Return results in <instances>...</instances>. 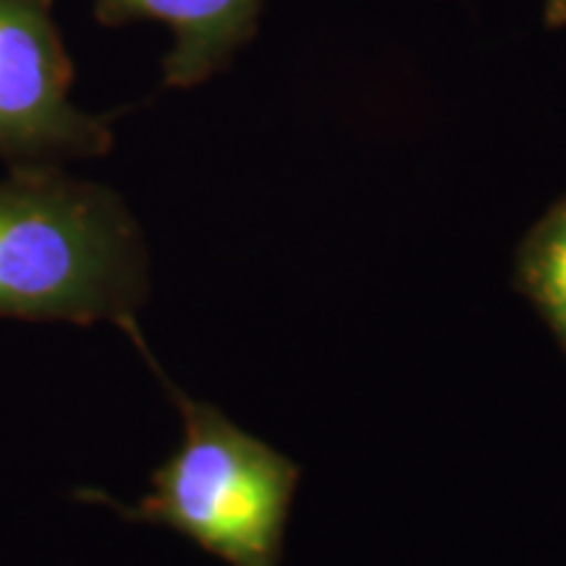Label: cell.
Returning a JSON list of instances; mask_svg holds the SVG:
<instances>
[{"label":"cell","instance_id":"obj_4","mask_svg":"<svg viewBox=\"0 0 566 566\" xmlns=\"http://www.w3.org/2000/svg\"><path fill=\"white\" fill-rule=\"evenodd\" d=\"M263 0H95L101 24L160 21L174 48L163 59V84L189 90L218 74L258 30Z\"/></svg>","mask_w":566,"mask_h":566},{"label":"cell","instance_id":"obj_2","mask_svg":"<svg viewBox=\"0 0 566 566\" xmlns=\"http://www.w3.org/2000/svg\"><path fill=\"white\" fill-rule=\"evenodd\" d=\"M129 338L179 409L184 438L153 472V491L134 506L95 491L80 495L113 506L132 522L174 530L229 566H279L300 467L233 424L218 407L174 386L142 331Z\"/></svg>","mask_w":566,"mask_h":566},{"label":"cell","instance_id":"obj_3","mask_svg":"<svg viewBox=\"0 0 566 566\" xmlns=\"http://www.w3.org/2000/svg\"><path fill=\"white\" fill-rule=\"evenodd\" d=\"M71 84L53 0H0V160L61 166L111 150L108 118L71 101Z\"/></svg>","mask_w":566,"mask_h":566},{"label":"cell","instance_id":"obj_1","mask_svg":"<svg viewBox=\"0 0 566 566\" xmlns=\"http://www.w3.org/2000/svg\"><path fill=\"white\" fill-rule=\"evenodd\" d=\"M150 296V254L113 189L61 166L0 179V321L113 323L126 336Z\"/></svg>","mask_w":566,"mask_h":566},{"label":"cell","instance_id":"obj_6","mask_svg":"<svg viewBox=\"0 0 566 566\" xmlns=\"http://www.w3.org/2000/svg\"><path fill=\"white\" fill-rule=\"evenodd\" d=\"M546 24L548 27H566V0H548Z\"/></svg>","mask_w":566,"mask_h":566},{"label":"cell","instance_id":"obj_5","mask_svg":"<svg viewBox=\"0 0 566 566\" xmlns=\"http://www.w3.org/2000/svg\"><path fill=\"white\" fill-rule=\"evenodd\" d=\"M516 283L566 346V202L527 233L516 258Z\"/></svg>","mask_w":566,"mask_h":566}]
</instances>
